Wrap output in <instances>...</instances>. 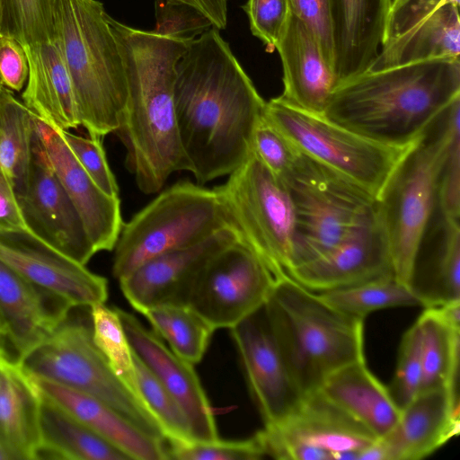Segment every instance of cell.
<instances>
[{
	"label": "cell",
	"mask_w": 460,
	"mask_h": 460,
	"mask_svg": "<svg viewBox=\"0 0 460 460\" xmlns=\"http://www.w3.org/2000/svg\"><path fill=\"white\" fill-rule=\"evenodd\" d=\"M265 104L219 30L190 43L176 66L174 105L189 172L199 183L229 175L249 157Z\"/></svg>",
	"instance_id": "1"
},
{
	"label": "cell",
	"mask_w": 460,
	"mask_h": 460,
	"mask_svg": "<svg viewBox=\"0 0 460 460\" xmlns=\"http://www.w3.org/2000/svg\"><path fill=\"white\" fill-rule=\"evenodd\" d=\"M125 68L128 96L115 134L126 166L146 194L161 190L175 172L189 171L174 105L177 63L189 41L129 27L111 16Z\"/></svg>",
	"instance_id": "2"
},
{
	"label": "cell",
	"mask_w": 460,
	"mask_h": 460,
	"mask_svg": "<svg viewBox=\"0 0 460 460\" xmlns=\"http://www.w3.org/2000/svg\"><path fill=\"white\" fill-rule=\"evenodd\" d=\"M460 98V60L439 58L367 71L338 84L323 115L372 141H420Z\"/></svg>",
	"instance_id": "3"
},
{
	"label": "cell",
	"mask_w": 460,
	"mask_h": 460,
	"mask_svg": "<svg viewBox=\"0 0 460 460\" xmlns=\"http://www.w3.org/2000/svg\"><path fill=\"white\" fill-rule=\"evenodd\" d=\"M288 372L304 396L339 368L365 359L364 321L349 317L288 276L278 279L264 304Z\"/></svg>",
	"instance_id": "4"
},
{
	"label": "cell",
	"mask_w": 460,
	"mask_h": 460,
	"mask_svg": "<svg viewBox=\"0 0 460 460\" xmlns=\"http://www.w3.org/2000/svg\"><path fill=\"white\" fill-rule=\"evenodd\" d=\"M102 3L56 0L54 33L70 75L80 126L91 137L115 133L126 105L122 57Z\"/></svg>",
	"instance_id": "5"
},
{
	"label": "cell",
	"mask_w": 460,
	"mask_h": 460,
	"mask_svg": "<svg viewBox=\"0 0 460 460\" xmlns=\"http://www.w3.org/2000/svg\"><path fill=\"white\" fill-rule=\"evenodd\" d=\"M459 127L457 98L404 156L377 199L394 275L410 288L418 251L438 208L450 138Z\"/></svg>",
	"instance_id": "6"
},
{
	"label": "cell",
	"mask_w": 460,
	"mask_h": 460,
	"mask_svg": "<svg viewBox=\"0 0 460 460\" xmlns=\"http://www.w3.org/2000/svg\"><path fill=\"white\" fill-rule=\"evenodd\" d=\"M227 226H232L215 188L178 181L123 224L112 275L119 280L151 259L197 244Z\"/></svg>",
	"instance_id": "7"
},
{
	"label": "cell",
	"mask_w": 460,
	"mask_h": 460,
	"mask_svg": "<svg viewBox=\"0 0 460 460\" xmlns=\"http://www.w3.org/2000/svg\"><path fill=\"white\" fill-rule=\"evenodd\" d=\"M70 310L41 343L18 363L31 376L93 395L148 435L165 440L164 431L146 407L116 376L93 338L91 317Z\"/></svg>",
	"instance_id": "8"
},
{
	"label": "cell",
	"mask_w": 460,
	"mask_h": 460,
	"mask_svg": "<svg viewBox=\"0 0 460 460\" xmlns=\"http://www.w3.org/2000/svg\"><path fill=\"white\" fill-rule=\"evenodd\" d=\"M281 181L295 211L291 270L330 252L378 211L371 194L302 153Z\"/></svg>",
	"instance_id": "9"
},
{
	"label": "cell",
	"mask_w": 460,
	"mask_h": 460,
	"mask_svg": "<svg viewBox=\"0 0 460 460\" xmlns=\"http://www.w3.org/2000/svg\"><path fill=\"white\" fill-rule=\"evenodd\" d=\"M264 118L302 154L349 179L376 199L392 174L419 142L380 144L325 118L297 108L280 96L266 102Z\"/></svg>",
	"instance_id": "10"
},
{
	"label": "cell",
	"mask_w": 460,
	"mask_h": 460,
	"mask_svg": "<svg viewBox=\"0 0 460 460\" xmlns=\"http://www.w3.org/2000/svg\"><path fill=\"white\" fill-rule=\"evenodd\" d=\"M229 224L276 279L293 267L295 211L286 184L252 152L215 187Z\"/></svg>",
	"instance_id": "11"
},
{
	"label": "cell",
	"mask_w": 460,
	"mask_h": 460,
	"mask_svg": "<svg viewBox=\"0 0 460 460\" xmlns=\"http://www.w3.org/2000/svg\"><path fill=\"white\" fill-rule=\"evenodd\" d=\"M256 436L266 457L280 460H358L378 439L319 390Z\"/></svg>",
	"instance_id": "12"
},
{
	"label": "cell",
	"mask_w": 460,
	"mask_h": 460,
	"mask_svg": "<svg viewBox=\"0 0 460 460\" xmlns=\"http://www.w3.org/2000/svg\"><path fill=\"white\" fill-rule=\"evenodd\" d=\"M276 280L261 259L238 238L209 259L189 305L216 330L231 329L265 304Z\"/></svg>",
	"instance_id": "13"
},
{
	"label": "cell",
	"mask_w": 460,
	"mask_h": 460,
	"mask_svg": "<svg viewBox=\"0 0 460 460\" xmlns=\"http://www.w3.org/2000/svg\"><path fill=\"white\" fill-rule=\"evenodd\" d=\"M15 194L26 229L73 261L86 265L96 252L49 163L35 125L26 180Z\"/></svg>",
	"instance_id": "14"
},
{
	"label": "cell",
	"mask_w": 460,
	"mask_h": 460,
	"mask_svg": "<svg viewBox=\"0 0 460 460\" xmlns=\"http://www.w3.org/2000/svg\"><path fill=\"white\" fill-rule=\"evenodd\" d=\"M238 238L236 230L227 226L197 244L151 259L119 279L120 289L138 313L159 305H189L209 259Z\"/></svg>",
	"instance_id": "15"
},
{
	"label": "cell",
	"mask_w": 460,
	"mask_h": 460,
	"mask_svg": "<svg viewBox=\"0 0 460 460\" xmlns=\"http://www.w3.org/2000/svg\"><path fill=\"white\" fill-rule=\"evenodd\" d=\"M460 431L456 389L420 392L393 429L365 449L358 460H419L434 453Z\"/></svg>",
	"instance_id": "16"
},
{
	"label": "cell",
	"mask_w": 460,
	"mask_h": 460,
	"mask_svg": "<svg viewBox=\"0 0 460 460\" xmlns=\"http://www.w3.org/2000/svg\"><path fill=\"white\" fill-rule=\"evenodd\" d=\"M0 261L74 306L105 303L108 281L57 251L27 229L0 230Z\"/></svg>",
	"instance_id": "17"
},
{
	"label": "cell",
	"mask_w": 460,
	"mask_h": 460,
	"mask_svg": "<svg viewBox=\"0 0 460 460\" xmlns=\"http://www.w3.org/2000/svg\"><path fill=\"white\" fill-rule=\"evenodd\" d=\"M231 332L264 425L280 421L303 395L280 353L264 305L232 327Z\"/></svg>",
	"instance_id": "18"
},
{
	"label": "cell",
	"mask_w": 460,
	"mask_h": 460,
	"mask_svg": "<svg viewBox=\"0 0 460 460\" xmlns=\"http://www.w3.org/2000/svg\"><path fill=\"white\" fill-rule=\"evenodd\" d=\"M115 309L134 353L169 391L185 413L192 440L218 439L214 412L193 364L176 355L135 315L119 307Z\"/></svg>",
	"instance_id": "19"
},
{
	"label": "cell",
	"mask_w": 460,
	"mask_h": 460,
	"mask_svg": "<svg viewBox=\"0 0 460 460\" xmlns=\"http://www.w3.org/2000/svg\"><path fill=\"white\" fill-rule=\"evenodd\" d=\"M34 125L49 163L76 208L95 252L114 250L124 224L119 198L107 195L95 184L59 129L36 114Z\"/></svg>",
	"instance_id": "20"
},
{
	"label": "cell",
	"mask_w": 460,
	"mask_h": 460,
	"mask_svg": "<svg viewBox=\"0 0 460 460\" xmlns=\"http://www.w3.org/2000/svg\"><path fill=\"white\" fill-rule=\"evenodd\" d=\"M394 273L379 214L355 229L324 255L293 269L288 277L321 293Z\"/></svg>",
	"instance_id": "21"
},
{
	"label": "cell",
	"mask_w": 460,
	"mask_h": 460,
	"mask_svg": "<svg viewBox=\"0 0 460 460\" xmlns=\"http://www.w3.org/2000/svg\"><path fill=\"white\" fill-rule=\"evenodd\" d=\"M73 307L0 261V320L15 361L46 340Z\"/></svg>",
	"instance_id": "22"
},
{
	"label": "cell",
	"mask_w": 460,
	"mask_h": 460,
	"mask_svg": "<svg viewBox=\"0 0 460 460\" xmlns=\"http://www.w3.org/2000/svg\"><path fill=\"white\" fill-rule=\"evenodd\" d=\"M392 0H331L337 85L369 70L384 43Z\"/></svg>",
	"instance_id": "23"
},
{
	"label": "cell",
	"mask_w": 460,
	"mask_h": 460,
	"mask_svg": "<svg viewBox=\"0 0 460 460\" xmlns=\"http://www.w3.org/2000/svg\"><path fill=\"white\" fill-rule=\"evenodd\" d=\"M275 49L283 69L279 96L297 108L323 114L337 86L336 76L313 34L292 13Z\"/></svg>",
	"instance_id": "24"
},
{
	"label": "cell",
	"mask_w": 460,
	"mask_h": 460,
	"mask_svg": "<svg viewBox=\"0 0 460 460\" xmlns=\"http://www.w3.org/2000/svg\"><path fill=\"white\" fill-rule=\"evenodd\" d=\"M458 6V4L445 2L388 29L380 51L368 71L424 60L459 58Z\"/></svg>",
	"instance_id": "25"
},
{
	"label": "cell",
	"mask_w": 460,
	"mask_h": 460,
	"mask_svg": "<svg viewBox=\"0 0 460 460\" xmlns=\"http://www.w3.org/2000/svg\"><path fill=\"white\" fill-rule=\"evenodd\" d=\"M40 394L58 404L126 454L130 460H167L166 441L135 426L102 400L31 376Z\"/></svg>",
	"instance_id": "26"
},
{
	"label": "cell",
	"mask_w": 460,
	"mask_h": 460,
	"mask_svg": "<svg viewBox=\"0 0 460 460\" xmlns=\"http://www.w3.org/2000/svg\"><path fill=\"white\" fill-rule=\"evenodd\" d=\"M411 288L423 308L460 301L459 218L437 208L418 251Z\"/></svg>",
	"instance_id": "27"
},
{
	"label": "cell",
	"mask_w": 460,
	"mask_h": 460,
	"mask_svg": "<svg viewBox=\"0 0 460 460\" xmlns=\"http://www.w3.org/2000/svg\"><path fill=\"white\" fill-rule=\"evenodd\" d=\"M29 75L22 102L39 118L61 130L80 126L74 89L58 41L23 46Z\"/></svg>",
	"instance_id": "28"
},
{
	"label": "cell",
	"mask_w": 460,
	"mask_h": 460,
	"mask_svg": "<svg viewBox=\"0 0 460 460\" xmlns=\"http://www.w3.org/2000/svg\"><path fill=\"white\" fill-rule=\"evenodd\" d=\"M41 395L31 376L0 356V443L13 460H35L40 446Z\"/></svg>",
	"instance_id": "29"
},
{
	"label": "cell",
	"mask_w": 460,
	"mask_h": 460,
	"mask_svg": "<svg viewBox=\"0 0 460 460\" xmlns=\"http://www.w3.org/2000/svg\"><path fill=\"white\" fill-rule=\"evenodd\" d=\"M318 390L377 438L389 432L400 418L401 410L365 359L334 371Z\"/></svg>",
	"instance_id": "30"
},
{
	"label": "cell",
	"mask_w": 460,
	"mask_h": 460,
	"mask_svg": "<svg viewBox=\"0 0 460 460\" xmlns=\"http://www.w3.org/2000/svg\"><path fill=\"white\" fill-rule=\"evenodd\" d=\"M40 429L37 459L130 460L120 449L42 395Z\"/></svg>",
	"instance_id": "31"
},
{
	"label": "cell",
	"mask_w": 460,
	"mask_h": 460,
	"mask_svg": "<svg viewBox=\"0 0 460 460\" xmlns=\"http://www.w3.org/2000/svg\"><path fill=\"white\" fill-rule=\"evenodd\" d=\"M421 340V389L457 390L460 326L447 321L437 307L424 308L416 321Z\"/></svg>",
	"instance_id": "32"
},
{
	"label": "cell",
	"mask_w": 460,
	"mask_h": 460,
	"mask_svg": "<svg viewBox=\"0 0 460 460\" xmlns=\"http://www.w3.org/2000/svg\"><path fill=\"white\" fill-rule=\"evenodd\" d=\"M34 116L12 90L0 83V166L15 193L23 188L34 135Z\"/></svg>",
	"instance_id": "33"
},
{
	"label": "cell",
	"mask_w": 460,
	"mask_h": 460,
	"mask_svg": "<svg viewBox=\"0 0 460 460\" xmlns=\"http://www.w3.org/2000/svg\"><path fill=\"white\" fill-rule=\"evenodd\" d=\"M139 313L176 355L193 365L203 358L216 330L190 305H159Z\"/></svg>",
	"instance_id": "34"
},
{
	"label": "cell",
	"mask_w": 460,
	"mask_h": 460,
	"mask_svg": "<svg viewBox=\"0 0 460 460\" xmlns=\"http://www.w3.org/2000/svg\"><path fill=\"white\" fill-rule=\"evenodd\" d=\"M339 312L364 321L372 312L399 306H422L415 292L394 273L358 285L318 293Z\"/></svg>",
	"instance_id": "35"
},
{
	"label": "cell",
	"mask_w": 460,
	"mask_h": 460,
	"mask_svg": "<svg viewBox=\"0 0 460 460\" xmlns=\"http://www.w3.org/2000/svg\"><path fill=\"white\" fill-rule=\"evenodd\" d=\"M89 312L96 346L116 376L143 402L137 385L134 352L115 307L111 308L104 303H100L90 306Z\"/></svg>",
	"instance_id": "36"
},
{
	"label": "cell",
	"mask_w": 460,
	"mask_h": 460,
	"mask_svg": "<svg viewBox=\"0 0 460 460\" xmlns=\"http://www.w3.org/2000/svg\"><path fill=\"white\" fill-rule=\"evenodd\" d=\"M3 35L17 40L22 46L54 40L56 0H2Z\"/></svg>",
	"instance_id": "37"
},
{
	"label": "cell",
	"mask_w": 460,
	"mask_h": 460,
	"mask_svg": "<svg viewBox=\"0 0 460 460\" xmlns=\"http://www.w3.org/2000/svg\"><path fill=\"white\" fill-rule=\"evenodd\" d=\"M134 362L141 398L161 424L165 440H192L188 419L177 401L135 353Z\"/></svg>",
	"instance_id": "38"
},
{
	"label": "cell",
	"mask_w": 460,
	"mask_h": 460,
	"mask_svg": "<svg viewBox=\"0 0 460 460\" xmlns=\"http://www.w3.org/2000/svg\"><path fill=\"white\" fill-rule=\"evenodd\" d=\"M422 358L420 332L415 322L403 334L394 376L387 387L400 410L404 408L421 389Z\"/></svg>",
	"instance_id": "39"
},
{
	"label": "cell",
	"mask_w": 460,
	"mask_h": 460,
	"mask_svg": "<svg viewBox=\"0 0 460 460\" xmlns=\"http://www.w3.org/2000/svg\"><path fill=\"white\" fill-rule=\"evenodd\" d=\"M168 459L258 460L266 457L256 434L244 440H165Z\"/></svg>",
	"instance_id": "40"
},
{
	"label": "cell",
	"mask_w": 460,
	"mask_h": 460,
	"mask_svg": "<svg viewBox=\"0 0 460 460\" xmlns=\"http://www.w3.org/2000/svg\"><path fill=\"white\" fill-rule=\"evenodd\" d=\"M154 33L175 40L192 41L214 27L197 8L181 3L156 0Z\"/></svg>",
	"instance_id": "41"
},
{
	"label": "cell",
	"mask_w": 460,
	"mask_h": 460,
	"mask_svg": "<svg viewBox=\"0 0 460 460\" xmlns=\"http://www.w3.org/2000/svg\"><path fill=\"white\" fill-rule=\"evenodd\" d=\"M59 131L74 156L95 184L107 195L119 197V186L109 166L102 138L85 137L69 130Z\"/></svg>",
	"instance_id": "42"
},
{
	"label": "cell",
	"mask_w": 460,
	"mask_h": 460,
	"mask_svg": "<svg viewBox=\"0 0 460 460\" xmlns=\"http://www.w3.org/2000/svg\"><path fill=\"white\" fill-rule=\"evenodd\" d=\"M252 153L277 177L282 180L290 171L300 152L264 114L252 137Z\"/></svg>",
	"instance_id": "43"
},
{
	"label": "cell",
	"mask_w": 460,
	"mask_h": 460,
	"mask_svg": "<svg viewBox=\"0 0 460 460\" xmlns=\"http://www.w3.org/2000/svg\"><path fill=\"white\" fill-rule=\"evenodd\" d=\"M252 33L273 51L290 15L288 0H247L243 6Z\"/></svg>",
	"instance_id": "44"
},
{
	"label": "cell",
	"mask_w": 460,
	"mask_h": 460,
	"mask_svg": "<svg viewBox=\"0 0 460 460\" xmlns=\"http://www.w3.org/2000/svg\"><path fill=\"white\" fill-rule=\"evenodd\" d=\"M288 1L291 13L296 16L313 34L324 58L333 68L331 0Z\"/></svg>",
	"instance_id": "45"
},
{
	"label": "cell",
	"mask_w": 460,
	"mask_h": 460,
	"mask_svg": "<svg viewBox=\"0 0 460 460\" xmlns=\"http://www.w3.org/2000/svg\"><path fill=\"white\" fill-rule=\"evenodd\" d=\"M438 210L446 217L459 218L460 127L453 131L442 167L438 185Z\"/></svg>",
	"instance_id": "46"
},
{
	"label": "cell",
	"mask_w": 460,
	"mask_h": 460,
	"mask_svg": "<svg viewBox=\"0 0 460 460\" xmlns=\"http://www.w3.org/2000/svg\"><path fill=\"white\" fill-rule=\"evenodd\" d=\"M29 75L23 46L8 35L0 36V83L12 91H21Z\"/></svg>",
	"instance_id": "47"
},
{
	"label": "cell",
	"mask_w": 460,
	"mask_h": 460,
	"mask_svg": "<svg viewBox=\"0 0 460 460\" xmlns=\"http://www.w3.org/2000/svg\"><path fill=\"white\" fill-rule=\"evenodd\" d=\"M26 229L13 183L0 166V230Z\"/></svg>",
	"instance_id": "48"
},
{
	"label": "cell",
	"mask_w": 460,
	"mask_h": 460,
	"mask_svg": "<svg viewBox=\"0 0 460 460\" xmlns=\"http://www.w3.org/2000/svg\"><path fill=\"white\" fill-rule=\"evenodd\" d=\"M191 5L206 15L217 30H223L227 23L228 0H167Z\"/></svg>",
	"instance_id": "49"
},
{
	"label": "cell",
	"mask_w": 460,
	"mask_h": 460,
	"mask_svg": "<svg viewBox=\"0 0 460 460\" xmlns=\"http://www.w3.org/2000/svg\"><path fill=\"white\" fill-rule=\"evenodd\" d=\"M6 354V347H5V340L4 336L3 327L0 320V356H3ZM8 357V356H7Z\"/></svg>",
	"instance_id": "50"
},
{
	"label": "cell",
	"mask_w": 460,
	"mask_h": 460,
	"mask_svg": "<svg viewBox=\"0 0 460 460\" xmlns=\"http://www.w3.org/2000/svg\"><path fill=\"white\" fill-rule=\"evenodd\" d=\"M0 460H13L10 454L6 451V449L0 443Z\"/></svg>",
	"instance_id": "51"
},
{
	"label": "cell",
	"mask_w": 460,
	"mask_h": 460,
	"mask_svg": "<svg viewBox=\"0 0 460 460\" xmlns=\"http://www.w3.org/2000/svg\"><path fill=\"white\" fill-rule=\"evenodd\" d=\"M4 10L3 2L0 0V36L3 35Z\"/></svg>",
	"instance_id": "52"
}]
</instances>
